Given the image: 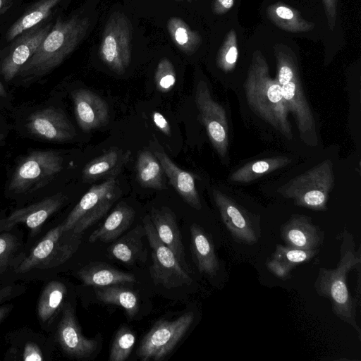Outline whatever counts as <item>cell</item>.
I'll return each mask as SVG.
<instances>
[{"instance_id": "obj_1", "label": "cell", "mask_w": 361, "mask_h": 361, "mask_svg": "<svg viewBox=\"0 0 361 361\" xmlns=\"http://www.w3.org/2000/svg\"><path fill=\"white\" fill-rule=\"evenodd\" d=\"M87 17L73 16L59 18L35 54L23 65L13 82L28 87L58 67L80 44L87 34Z\"/></svg>"}, {"instance_id": "obj_2", "label": "cell", "mask_w": 361, "mask_h": 361, "mask_svg": "<svg viewBox=\"0 0 361 361\" xmlns=\"http://www.w3.org/2000/svg\"><path fill=\"white\" fill-rule=\"evenodd\" d=\"M361 264L360 248L355 250L353 235L345 229L341 233L340 259L334 269L320 267L314 283L317 294L329 300L334 314L348 324L361 338V329L356 320L357 305L348 290L347 277Z\"/></svg>"}, {"instance_id": "obj_3", "label": "cell", "mask_w": 361, "mask_h": 361, "mask_svg": "<svg viewBox=\"0 0 361 361\" xmlns=\"http://www.w3.org/2000/svg\"><path fill=\"white\" fill-rule=\"evenodd\" d=\"M247 101L253 111L288 139L293 137L289 111L276 78L260 50L252 53L245 82Z\"/></svg>"}, {"instance_id": "obj_4", "label": "cell", "mask_w": 361, "mask_h": 361, "mask_svg": "<svg viewBox=\"0 0 361 361\" xmlns=\"http://www.w3.org/2000/svg\"><path fill=\"white\" fill-rule=\"evenodd\" d=\"M63 152L54 149H34L16 161L5 185L6 195L16 199L48 192L65 169Z\"/></svg>"}, {"instance_id": "obj_5", "label": "cell", "mask_w": 361, "mask_h": 361, "mask_svg": "<svg viewBox=\"0 0 361 361\" xmlns=\"http://www.w3.org/2000/svg\"><path fill=\"white\" fill-rule=\"evenodd\" d=\"M16 131L21 137L50 142L74 140L76 130L64 109L51 99L27 103L11 111Z\"/></svg>"}, {"instance_id": "obj_6", "label": "cell", "mask_w": 361, "mask_h": 361, "mask_svg": "<svg viewBox=\"0 0 361 361\" xmlns=\"http://www.w3.org/2000/svg\"><path fill=\"white\" fill-rule=\"evenodd\" d=\"M274 52L276 61L275 78L281 86L288 111L294 116L303 142L316 145L315 119L302 89L297 57L294 51L283 44H276Z\"/></svg>"}, {"instance_id": "obj_7", "label": "cell", "mask_w": 361, "mask_h": 361, "mask_svg": "<svg viewBox=\"0 0 361 361\" xmlns=\"http://www.w3.org/2000/svg\"><path fill=\"white\" fill-rule=\"evenodd\" d=\"M334 179L333 163L326 159L291 179L281 192L283 196L293 200L298 206L324 211L327 209Z\"/></svg>"}, {"instance_id": "obj_8", "label": "cell", "mask_w": 361, "mask_h": 361, "mask_svg": "<svg viewBox=\"0 0 361 361\" xmlns=\"http://www.w3.org/2000/svg\"><path fill=\"white\" fill-rule=\"evenodd\" d=\"M121 195L116 176L92 185L74 207L62 224L63 231L82 233L103 217Z\"/></svg>"}, {"instance_id": "obj_9", "label": "cell", "mask_w": 361, "mask_h": 361, "mask_svg": "<svg viewBox=\"0 0 361 361\" xmlns=\"http://www.w3.org/2000/svg\"><path fill=\"white\" fill-rule=\"evenodd\" d=\"M133 27L129 18L116 11L108 18L99 49L102 61L114 73L121 75L131 60Z\"/></svg>"}, {"instance_id": "obj_10", "label": "cell", "mask_w": 361, "mask_h": 361, "mask_svg": "<svg viewBox=\"0 0 361 361\" xmlns=\"http://www.w3.org/2000/svg\"><path fill=\"white\" fill-rule=\"evenodd\" d=\"M146 237L152 250L150 277L155 285L171 289L190 285L192 279L173 252L161 240L149 215L143 219Z\"/></svg>"}, {"instance_id": "obj_11", "label": "cell", "mask_w": 361, "mask_h": 361, "mask_svg": "<svg viewBox=\"0 0 361 361\" xmlns=\"http://www.w3.org/2000/svg\"><path fill=\"white\" fill-rule=\"evenodd\" d=\"M188 312L174 320L160 319L143 337L136 351L142 361H159L168 355L184 337L194 321Z\"/></svg>"}, {"instance_id": "obj_12", "label": "cell", "mask_w": 361, "mask_h": 361, "mask_svg": "<svg viewBox=\"0 0 361 361\" xmlns=\"http://www.w3.org/2000/svg\"><path fill=\"white\" fill-rule=\"evenodd\" d=\"M195 100L211 143L220 157H226L228 149V126L224 109L212 98L204 80H200L197 85Z\"/></svg>"}, {"instance_id": "obj_13", "label": "cell", "mask_w": 361, "mask_h": 361, "mask_svg": "<svg viewBox=\"0 0 361 361\" xmlns=\"http://www.w3.org/2000/svg\"><path fill=\"white\" fill-rule=\"evenodd\" d=\"M213 197L221 220L233 239L245 245L257 243L261 235L259 221L222 192L214 190Z\"/></svg>"}, {"instance_id": "obj_14", "label": "cell", "mask_w": 361, "mask_h": 361, "mask_svg": "<svg viewBox=\"0 0 361 361\" xmlns=\"http://www.w3.org/2000/svg\"><path fill=\"white\" fill-rule=\"evenodd\" d=\"M51 28L50 24L37 25L15 40L0 63V74L6 83L13 81L23 65L35 54Z\"/></svg>"}, {"instance_id": "obj_15", "label": "cell", "mask_w": 361, "mask_h": 361, "mask_svg": "<svg viewBox=\"0 0 361 361\" xmlns=\"http://www.w3.org/2000/svg\"><path fill=\"white\" fill-rule=\"evenodd\" d=\"M57 338L63 350L71 357L84 359L91 357L97 350L98 342L85 337L70 305L63 310L58 326Z\"/></svg>"}, {"instance_id": "obj_16", "label": "cell", "mask_w": 361, "mask_h": 361, "mask_svg": "<svg viewBox=\"0 0 361 361\" xmlns=\"http://www.w3.org/2000/svg\"><path fill=\"white\" fill-rule=\"evenodd\" d=\"M74 114L79 127L90 131L105 126L109 121V107L102 97L86 89L71 92Z\"/></svg>"}, {"instance_id": "obj_17", "label": "cell", "mask_w": 361, "mask_h": 361, "mask_svg": "<svg viewBox=\"0 0 361 361\" xmlns=\"http://www.w3.org/2000/svg\"><path fill=\"white\" fill-rule=\"evenodd\" d=\"M280 234L286 245L304 250L319 249L324 239V231L302 214L292 215L281 225Z\"/></svg>"}, {"instance_id": "obj_18", "label": "cell", "mask_w": 361, "mask_h": 361, "mask_svg": "<svg viewBox=\"0 0 361 361\" xmlns=\"http://www.w3.org/2000/svg\"><path fill=\"white\" fill-rule=\"evenodd\" d=\"M153 154L158 159L170 184L183 200L195 209L200 210L202 203L197 192L194 176L178 167L154 140L152 143Z\"/></svg>"}, {"instance_id": "obj_19", "label": "cell", "mask_w": 361, "mask_h": 361, "mask_svg": "<svg viewBox=\"0 0 361 361\" xmlns=\"http://www.w3.org/2000/svg\"><path fill=\"white\" fill-rule=\"evenodd\" d=\"M161 240L173 252L183 267L189 272L179 227L174 213L168 207L152 209L149 215Z\"/></svg>"}, {"instance_id": "obj_20", "label": "cell", "mask_w": 361, "mask_h": 361, "mask_svg": "<svg viewBox=\"0 0 361 361\" xmlns=\"http://www.w3.org/2000/svg\"><path fill=\"white\" fill-rule=\"evenodd\" d=\"M190 231L192 256L199 271L214 276L220 266L211 237L197 224H192Z\"/></svg>"}, {"instance_id": "obj_21", "label": "cell", "mask_w": 361, "mask_h": 361, "mask_svg": "<svg viewBox=\"0 0 361 361\" xmlns=\"http://www.w3.org/2000/svg\"><path fill=\"white\" fill-rule=\"evenodd\" d=\"M135 216L133 207L123 202H119L104 223L90 234L89 242L109 243L118 239L130 228Z\"/></svg>"}, {"instance_id": "obj_22", "label": "cell", "mask_w": 361, "mask_h": 361, "mask_svg": "<svg viewBox=\"0 0 361 361\" xmlns=\"http://www.w3.org/2000/svg\"><path fill=\"white\" fill-rule=\"evenodd\" d=\"M144 236L146 233L143 225H137L108 247L109 257L129 265L145 261L147 250L142 241Z\"/></svg>"}, {"instance_id": "obj_23", "label": "cell", "mask_w": 361, "mask_h": 361, "mask_svg": "<svg viewBox=\"0 0 361 361\" xmlns=\"http://www.w3.org/2000/svg\"><path fill=\"white\" fill-rule=\"evenodd\" d=\"M67 200L62 192L46 196L40 201L13 212L8 221H23L30 228L41 226L47 219L56 212Z\"/></svg>"}, {"instance_id": "obj_24", "label": "cell", "mask_w": 361, "mask_h": 361, "mask_svg": "<svg viewBox=\"0 0 361 361\" xmlns=\"http://www.w3.org/2000/svg\"><path fill=\"white\" fill-rule=\"evenodd\" d=\"M78 277L87 286L95 287L135 283V275L115 269L107 263L94 262L82 267Z\"/></svg>"}, {"instance_id": "obj_25", "label": "cell", "mask_w": 361, "mask_h": 361, "mask_svg": "<svg viewBox=\"0 0 361 361\" xmlns=\"http://www.w3.org/2000/svg\"><path fill=\"white\" fill-rule=\"evenodd\" d=\"M127 160V155L118 149H111L91 160L82 171V180L85 183L96 181L104 177L116 176Z\"/></svg>"}, {"instance_id": "obj_26", "label": "cell", "mask_w": 361, "mask_h": 361, "mask_svg": "<svg viewBox=\"0 0 361 361\" xmlns=\"http://www.w3.org/2000/svg\"><path fill=\"white\" fill-rule=\"evenodd\" d=\"M266 13L276 26L287 32H305L315 26L314 23L304 19L299 11L280 1L269 5Z\"/></svg>"}, {"instance_id": "obj_27", "label": "cell", "mask_w": 361, "mask_h": 361, "mask_svg": "<svg viewBox=\"0 0 361 361\" xmlns=\"http://www.w3.org/2000/svg\"><path fill=\"white\" fill-rule=\"evenodd\" d=\"M291 160L286 157H274L247 163L233 171L228 180L236 183H250L264 174L285 167Z\"/></svg>"}, {"instance_id": "obj_28", "label": "cell", "mask_w": 361, "mask_h": 361, "mask_svg": "<svg viewBox=\"0 0 361 361\" xmlns=\"http://www.w3.org/2000/svg\"><path fill=\"white\" fill-rule=\"evenodd\" d=\"M94 292L98 300L121 307L130 319L139 311L140 302L137 294L120 284L97 287Z\"/></svg>"}, {"instance_id": "obj_29", "label": "cell", "mask_w": 361, "mask_h": 361, "mask_svg": "<svg viewBox=\"0 0 361 361\" xmlns=\"http://www.w3.org/2000/svg\"><path fill=\"white\" fill-rule=\"evenodd\" d=\"M164 171L155 155L149 150L139 152L136 176L140 185L145 188L161 190L164 188Z\"/></svg>"}, {"instance_id": "obj_30", "label": "cell", "mask_w": 361, "mask_h": 361, "mask_svg": "<svg viewBox=\"0 0 361 361\" xmlns=\"http://www.w3.org/2000/svg\"><path fill=\"white\" fill-rule=\"evenodd\" d=\"M61 0H39L9 28L6 40L11 41L22 33L38 25L51 13Z\"/></svg>"}, {"instance_id": "obj_31", "label": "cell", "mask_w": 361, "mask_h": 361, "mask_svg": "<svg viewBox=\"0 0 361 361\" xmlns=\"http://www.w3.org/2000/svg\"><path fill=\"white\" fill-rule=\"evenodd\" d=\"M167 30L173 44L188 55L194 54L202 43L200 34L192 30L180 18H170L167 21Z\"/></svg>"}, {"instance_id": "obj_32", "label": "cell", "mask_w": 361, "mask_h": 361, "mask_svg": "<svg viewBox=\"0 0 361 361\" xmlns=\"http://www.w3.org/2000/svg\"><path fill=\"white\" fill-rule=\"evenodd\" d=\"M66 294V288L59 281H52L46 286L38 305V315L42 322L49 320L55 314Z\"/></svg>"}, {"instance_id": "obj_33", "label": "cell", "mask_w": 361, "mask_h": 361, "mask_svg": "<svg viewBox=\"0 0 361 361\" xmlns=\"http://www.w3.org/2000/svg\"><path fill=\"white\" fill-rule=\"evenodd\" d=\"M135 343V333L127 326H121L114 338L109 361H125L131 353Z\"/></svg>"}, {"instance_id": "obj_34", "label": "cell", "mask_w": 361, "mask_h": 361, "mask_svg": "<svg viewBox=\"0 0 361 361\" xmlns=\"http://www.w3.org/2000/svg\"><path fill=\"white\" fill-rule=\"evenodd\" d=\"M238 58V38L234 30H231L216 55V65L225 73L231 72L235 68Z\"/></svg>"}, {"instance_id": "obj_35", "label": "cell", "mask_w": 361, "mask_h": 361, "mask_svg": "<svg viewBox=\"0 0 361 361\" xmlns=\"http://www.w3.org/2000/svg\"><path fill=\"white\" fill-rule=\"evenodd\" d=\"M64 231L62 225L50 231L46 237L35 247L28 259L22 265L23 269H27L39 261L45 259L54 251L58 245L59 238Z\"/></svg>"}, {"instance_id": "obj_36", "label": "cell", "mask_w": 361, "mask_h": 361, "mask_svg": "<svg viewBox=\"0 0 361 361\" xmlns=\"http://www.w3.org/2000/svg\"><path fill=\"white\" fill-rule=\"evenodd\" d=\"M319 249L304 250L277 245L271 257L281 260L293 268L301 263L310 260L319 252Z\"/></svg>"}, {"instance_id": "obj_37", "label": "cell", "mask_w": 361, "mask_h": 361, "mask_svg": "<svg viewBox=\"0 0 361 361\" xmlns=\"http://www.w3.org/2000/svg\"><path fill=\"white\" fill-rule=\"evenodd\" d=\"M176 74L174 66L167 58H162L158 63L154 73V82L161 92H169L175 85Z\"/></svg>"}, {"instance_id": "obj_38", "label": "cell", "mask_w": 361, "mask_h": 361, "mask_svg": "<svg viewBox=\"0 0 361 361\" xmlns=\"http://www.w3.org/2000/svg\"><path fill=\"white\" fill-rule=\"evenodd\" d=\"M266 265L269 271L281 280H287L291 277L290 272L293 268L281 260L271 257L267 262Z\"/></svg>"}, {"instance_id": "obj_39", "label": "cell", "mask_w": 361, "mask_h": 361, "mask_svg": "<svg viewBox=\"0 0 361 361\" xmlns=\"http://www.w3.org/2000/svg\"><path fill=\"white\" fill-rule=\"evenodd\" d=\"M329 28L333 30L337 18L338 0H322Z\"/></svg>"}, {"instance_id": "obj_40", "label": "cell", "mask_w": 361, "mask_h": 361, "mask_svg": "<svg viewBox=\"0 0 361 361\" xmlns=\"http://www.w3.org/2000/svg\"><path fill=\"white\" fill-rule=\"evenodd\" d=\"M152 121L154 125L161 130L164 135L171 136V130L170 125L166 118L158 111H153L152 114Z\"/></svg>"}, {"instance_id": "obj_41", "label": "cell", "mask_w": 361, "mask_h": 361, "mask_svg": "<svg viewBox=\"0 0 361 361\" xmlns=\"http://www.w3.org/2000/svg\"><path fill=\"white\" fill-rule=\"evenodd\" d=\"M235 4V0H214L212 11L216 15H223L231 11Z\"/></svg>"}, {"instance_id": "obj_42", "label": "cell", "mask_w": 361, "mask_h": 361, "mask_svg": "<svg viewBox=\"0 0 361 361\" xmlns=\"http://www.w3.org/2000/svg\"><path fill=\"white\" fill-rule=\"evenodd\" d=\"M23 360L26 361L30 360H42V354L39 350L32 344H28L25 348L23 353Z\"/></svg>"}, {"instance_id": "obj_43", "label": "cell", "mask_w": 361, "mask_h": 361, "mask_svg": "<svg viewBox=\"0 0 361 361\" xmlns=\"http://www.w3.org/2000/svg\"><path fill=\"white\" fill-rule=\"evenodd\" d=\"M14 1L15 0H0V16L12 6Z\"/></svg>"}, {"instance_id": "obj_44", "label": "cell", "mask_w": 361, "mask_h": 361, "mask_svg": "<svg viewBox=\"0 0 361 361\" xmlns=\"http://www.w3.org/2000/svg\"><path fill=\"white\" fill-rule=\"evenodd\" d=\"M7 247V243L5 239L0 238V255L5 252Z\"/></svg>"}, {"instance_id": "obj_45", "label": "cell", "mask_w": 361, "mask_h": 361, "mask_svg": "<svg viewBox=\"0 0 361 361\" xmlns=\"http://www.w3.org/2000/svg\"><path fill=\"white\" fill-rule=\"evenodd\" d=\"M7 133L8 132L6 128L0 130V145L3 143L4 140H5Z\"/></svg>"}, {"instance_id": "obj_46", "label": "cell", "mask_w": 361, "mask_h": 361, "mask_svg": "<svg viewBox=\"0 0 361 361\" xmlns=\"http://www.w3.org/2000/svg\"><path fill=\"white\" fill-rule=\"evenodd\" d=\"M8 293H9L8 288H4L2 290H0V300L1 299H3L4 298L6 297L7 295L8 294Z\"/></svg>"}, {"instance_id": "obj_47", "label": "cell", "mask_w": 361, "mask_h": 361, "mask_svg": "<svg viewBox=\"0 0 361 361\" xmlns=\"http://www.w3.org/2000/svg\"><path fill=\"white\" fill-rule=\"evenodd\" d=\"M8 308L7 307H1L0 308V322L8 312Z\"/></svg>"}, {"instance_id": "obj_48", "label": "cell", "mask_w": 361, "mask_h": 361, "mask_svg": "<svg viewBox=\"0 0 361 361\" xmlns=\"http://www.w3.org/2000/svg\"><path fill=\"white\" fill-rule=\"evenodd\" d=\"M170 1H178V2H183V1L192 2L195 0H170Z\"/></svg>"}, {"instance_id": "obj_49", "label": "cell", "mask_w": 361, "mask_h": 361, "mask_svg": "<svg viewBox=\"0 0 361 361\" xmlns=\"http://www.w3.org/2000/svg\"><path fill=\"white\" fill-rule=\"evenodd\" d=\"M1 121H2L0 119V130H3V129H4V128H2V127H4V126H3V124H1V123H2Z\"/></svg>"}]
</instances>
